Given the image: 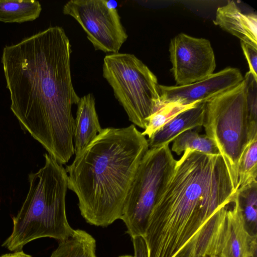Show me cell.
<instances>
[{
    "label": "cell",
    "instance_id": "603a6c76",
    "mask_svg": "<svg viewBox=\"0 0 257 257\" xmlns=\"http://www.w3.org/2000/svg\"><path fill=\"white\" fill-rule=\"evenodd\" d=\"M134 248V257H149L148 250L144 238L138 236L132 238Z\"/></svg>",
    "mask_w": 257,
    "mask_h": 257
},
{
    "label": "cell",
    "instance_id": "5bb4252c",
    "mask_svg": "<svg viewBox=\"0 0 257 257\" xmlns=\"http://www.w3.org/2000/svg\"><path fill=\"white\" fill-rule=\"evenodd\" d=\"M102 130L95 109L94 97L92 93H88L80 98L77 104L73 132L75 155L88 146Z\"/></svg>",
    "mask_w": 257,
    "mask_h": 257
},
{
    "label": "cell",
    "instance_id": "cb8c5ba5",
    "mask_svg": "<svg viewBox=\"0 0 257 257\" xmlns=\"http://www.w3.org/2000/svg\"><path fill=\"white\" fill-rule=\"evenodd\" d=\"M0 257H32V256L25 253L23 250H20L12 253L6 254Z\"/></svg>",
    "mask_w": 257,
    "mask_h": 257
},
{
    "label": "cell",
    "instance_id": "4316f807",
    "mask_svg": "<svg viewBox=\"0 0 257 257\" xmlns=\"http://www.w3.org/2000/svg\"><path fill=\"white\" fill-rule=\"evenodd\" d=\"M213 257H216V256H213Z\"/></svg>",
    "mask_w": 257,
    "mask_h": 257
},
{
    "label": "cell",
    "instance_id": "44dd1931",
    "mask_svg": "<svg viewBox=\"0 0 257 257\" xmlns=\"http://www.w3.org/2000/svg\"><path fill=\"white\" fill-rule=\"evenodd\" d=\"M248 122V136L257 134V79L249 71L243 77Z\"/></svg>",
    "mask_w": 257,
    "mask_h": 257
},
{
    "label": "cell",
    "instance_id": "ffe728a7",
    "mask_svg": "<svg viewBox=\"0 0 257 257\" xmlns=\"http://www.w3.org/2000/svg\"><path fill=\"white\" fill-rule=\"evenodd\" d=\"M237 192L245 228L250 236H257V182Z\"/></svg>",
    "mask_w": 257,
    "mask_h": 257
},
{
    "label": "cell",
    "instance_id": "5b68a950",
    "mask_svg": "<svg viewBox=\"0 0 257 257\" xmlns=\"http://www.w3.org/2000/svg\"><path fill=\"white\" fill-rule=\"evenodd\" d=\"M203 126L217 147L237 191L239 165L249 141L244 79L205 101Z\"/></svg>",
    "mask_w": 257,
    "mask_h": 257
},
{
    "label": "cell",
    "instance_id": "4fadbf2b",
    "mask_svg": "<svg viewBox=\"0 0 257 257\" xmlns=\"http://www.w3.org/2000/svg\"><path fill=\"white\" fill-rule=\"evenodd\" d=\"M205 112V101H201L180 112L147 140L149 149L170 144L180 134L203 126Z\"/></svg>",
    "mask_w": 257,
    "mask_h": 257
},
{
    "label": "cell",
    "instance_id": "ac0fdd59",
    "mask_svg": "<svg viewBox=\"0 0 257 257\" xmlns=\"http://www.w3.org/2000/svg\"><path fill=\"white\" fill-rule=\"evenodd\" d=\"M257 176V137L248 141L241 158L238 172V187L241 191L256 182Z\"/></svg>",
    "mask_w": 257,
    "mask_h": 257
},
{
    "label": "cell",
    "instance_id": "ba28073f",
    "mask_svg": "<svg viewBox=\"0 0 257 257\" xmlns=\"http://www.w3.org/2000/svg\"><path fill=\"white\" fill-rule=\"evenodd\" d=\"M62 12L80 24L96 50L117 53L127 38L117 11L106 1L71 0Z\"/></svg>",
    "mask_w": 257,
    "mask_h": 257
},
{
    "label": "cell",
    "instance_id": "2e32d148",
    "mask_svg": "<svg viewBox=\"0 0 257 257\" xmlns=\"http://www.w3.org/2000/svg\"><path fill=\"white\" fill-rule=\"evenodd\" d=\"M42 11L37 1L0 0V22L22 23L37 19Z\"/></svg>",
    "mask_w": 257,
    "mask_h": 257
},
{
    "label": "cell",
    "instance_id": "8992f818",
    "mask_svg": "<svg viewBox=\"0 0 257 257\" xmlns=\"http://www.w3.org/2000/svg\"><path fill=\"white\" fill-rule=\"evenodd\" d=\"M103 76L134 124L145 129L148 118L161 104L156 75L133 54L106 55Z\"/></svg>",
    "mask_w": 257,
    "mask_h": 257
},
{
    "label": "cell",
    "instance_id": "3957f363",
    "mask_svg": "<svg viewBox=\"0 0 257 257\" xmlns=\"http://www.w3.org/2000/svg\"><path fill=\"white\" fill-rule=\"evenodd\" d=\"M148 140L134 124L102 129L66 167L68 188L89 224L106 227L121 218Z\"/></svg>",
    "mask_w": 257,
    "mask_h": 257
},
{
    "label": "cell",
    "instance_id": "9a60e30c",
    "mask_svg": "<svg viewBox=\"0 0 257 257\" xmlns=\"http://www.w3.org/2000/svg\"><path fill=\"white\" fill-rule=\"evenodd\" d=\"M95 249V239L85 231L78 229L67 239L59 241L50 257H96Z\"/></svg>",
    "mask_w": 257,
    "mask_h": 257
},
{
    "label": "cell",
    "instance_id": "9c48e42d",
    "mask_svg": "<svg viewBox=\"0 0 257 257\" xmlns=\"http://www.w3.org/2000/svg\"><path fill=\"white\" fill-rule=\"evenodd\" d=\"M169 50L176 85H188L214 73L216 61L208 40L181 33L171 40Z\"/></svg>",
    "mask_w": 257,
    "mask_h": 257
},
{
    "label": "cell",
    "instance_id": "8fae6325",
    "mask_svg": "<svg viewBox=\"0 0 257 257\" xmlns=\"http://www.w3.org/2000/svg\"><path fill=\"white\" fill-rule=\"evenodd\" d=\"M226 212L225 226L218 257H250L252 238L245 227L238 192Z\"/></svg>",
    "mask_w": 257,
    "mask_h": 257
},
{
    "label": "cell",
    "instance_id": "7c38bea8",
    "mask_svg": "<svg viewBox=\"0 0 257 257\" xmlns=\"http://www.w3.org/2000/svg\"><path fill=\"white\" fill-rule=\"evenodd\" d=\"M214 23L240 41L257 48V15L242 13L233 1L218 7Z\"/></svg>",
    "mask_w": 257,
    "mask_h": 257
},
{
    "label": "cell",
    "instance_id": "52a82bcc",
    "mask_svg": "<svg viewBox=\"0 0 257 257\" xmlns=\"http://www.w3.org/2000/svg\"><path fill=\"white\" fill-rule=\"evenodd\" d=\"M176 161L169 144L149 149L143 156L120 218L132 238L144 236L152 209L171 176Z\"/></svg>",
    "mask_w": 257,
    "mask_h": 257
},
{
    "label": "cell",
    "instance_id": "7a4b0ae2",
    "mask_svg": "<svg viewBox=\"0 0 257 257\" xmlns=\"http://www.w3.org/2000/svg\"><path fill=\"white\" fill-rule=\"evenodd\" d=\"M183 152L149 218L143 236L149 257H175L193 238L220 237L236 196L220 154Z\"/></svg>",
    "mask_w": 257,
    "mask_h": 257
},
{
    "label": "cell",
    "instance_id": "d4e9b609",
    "mask_svg": "<svg viewBox=\"0 0 257 257\" xmlns=\"http://www.w3.org/2000/svg\"><path fill=\"white\" fill-rule=\"evenodd\" d=\"M119 257H134L133 256L129 255H121Z\"/></svg>",
    "mask_w": 257,
    "mask_h": 257
},
{
    "label": "cell",
    "instance_id": "e0dca14e",
    "mask_svg": "<svg viewBox=\"0 0 257 257\" xmlns=\"http://www.w3.org/2000/svg\"><path fill=\"white\" fill-rule=\"evenodd\" d=\"M171 151L180 155L187 149L208 155L219 154L214 142L206 135H200L190 130L178 136L173 141Z\"/></svg>",
    "mask_w": 257,
    "mask_h": 257
},
{
    "label": "cell",
    "instance_id": "30bf717a",
    "mask_svg": "<svg viewBox=\"0 0 257 257\" xmlns=\"http://www.w3.org/2000/svg\"><path fill=\"white\" fill-rule=\"evenodd\" d=\"M243 77L239 69L228 67L202 80L182 86L159 85L162 103L184 105L206 101L239 84Z\"/></svg>",
    "mask_w": 257,
    "mask_h": 257
},
{
    "label": "cell",
    "instance_id": "6da1fadb",
    "mask_svg": "<svg viewBox=\"0 0 257 257\" xmlns=\"http://www.w3.org/2000/svg\"><path fill=\"white\" fill-rule=\"evenodd\" d=\"M71 52L64 29L55 26L6 45L1 59L11 109L62 165L74 154L72 107L80 98L72 82Z\"/></svg>",
    "mask_w": 257,
    "mask_h": 257
},
{
    "label": "cell",
    "instance_id": "d6986e66",
    "mask_svg": "<svg viewBox=\"0 0 257 257\" xmlns=\"http://www.w3.org/2000/svg\"><path fill=\"white\" fill-rule=\"evenodd\" d=\"M198 102L188 105L178 102H161L159 107L149 117L147 125L142 133V135L147 136L150 139L157 131L179 113L193 107Z\"/></svg>",
    "mask_w": 257,
    "mask_h": 257
},
{
    "label": "cell",
    "instance_id": "277c9868",
    "mask_svg": "<svg viewBox=\"0 0 257 257\" xmlns=\"http://www.w3.org/2000/svg\"><path fill=\"white\" fill-rule=\"evenodd\" d=\"M45 164L28 176L29 189L17 214L13 218L11 234L3 244L11 251L22 250L29 242L42 237L63 240L74 230L66 212L68 175L62 165L49 154Z\"/></svg>",
    "mask_w": 257,
    "mask_h": 257
},
{
    "label": "cell",
    "instance_id": "7402d4cb",
    "mask_svg": "<svg viewBox=\"0 0 257 257\" xmlns=\"http://www.w3.org/2000/svg\"><path fill=\"white\" fill-rule=\"evenodd\" d=\"M240 44L248 64L249 72L257 79V48L242 41Z\"/></svg>",
    "mask_w": 257,
    "mask_h": 257
},
{
    "label": "cell",
    "instance_id": "484cf974",
    "mask_svg": "<svg viewBox=\"0 0 257 257\" xmlns=\"http://www.w3.org/2000/svg\"><path fill=\"white\" fill-rule=\"evenodd\" d=\"M250 257H257V254H253L251 255Z\"/></svg>",
    "mask_w": 257,
    "mask_h": 257
}]
</instances>
